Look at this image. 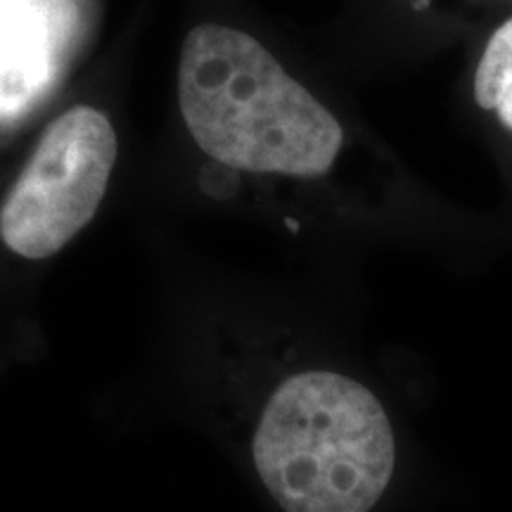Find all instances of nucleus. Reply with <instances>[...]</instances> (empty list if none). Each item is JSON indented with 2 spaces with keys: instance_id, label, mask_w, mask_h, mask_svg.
<instances>
[{
  "instance_id": "obj_1",
  "label": "nucleus",
  "mask_w": 512,
  "mask_h": 512,
  "mask_svg": "<svg viewBox=\"0 0 512 512\" xmlns=\"http://www.w3.org/2000/svg\"><path fill=\"white\" fill-rule=\"evenodd\" d=\"M178 100L192 140L233 169L316 178L342 152L344 131L328 107L240 29L200 24L190 31Z\"/></svg>"
},
{
  "instance_id": "obj_2",
  "label": "nucleus",
  "mask_w": 512,
  "mask_h": 512,
  "mask_svg": "<svg viewBox=\"0 0 512 512\" xmlns=\"http://www.w3.org/2000/svg\"><path fill=\"white\" fill-rule=\"evenodd\" d=\"M254 465L285 512H368L394 472V434L377 396L328 370L275 389L254 434Z\"/></svg>"
},
{
  "instance_id": "obj_3",
  "label": "nucleus",
  "mask_w": 512,
  "mask_h": 512,
  "mask_svg": "<svg viewBox=\"0 0 512 512\" xmlns=\"http://www.w3.org/2000/svg\"><path fill=\"white\" fill-rule=\"evenodd\" d=\"M117 162L105 114L74 107L46 128L0 209V240L24 259H46L74 240L98 211Z\"/></svg>"
},
{
  "instance_id": "obj_4",
  "label": "nucleus",
  "mask_w": 512,
  "mask_h": 512,
  "mask_svg": "<svg viewBox=\"0 0 512 512\" xmlns=\"http://www.w3.org/2000/svg\"><path fill=\"white\" fill-rule=\"evenodd\" d=\"M472 88L477 105L496 112L501 124L512 131V17L491 34Z\"/></svg>"
}]
</instances>
